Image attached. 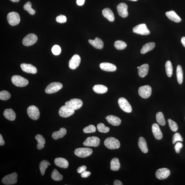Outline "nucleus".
<instances>
[{
  "label": "nucleus",
  "instance_id": "6ab92c4d",
  "mask_svg": "<svg viewBox=\"0 0 185 185\" xmlns=\"http://www.w3.org/2000/svg\"><path fill=\"white\" fill-rule=\"evenodd\" d=\"M152 131L154 136L157 140L162 139V134L159 125L157 123H154L152 126Z\"/></svg>",
  "mask_w": 185,
  "mask_h": 185
},
{
  "label": "nucleus",
  "instance_id": "4468645a",
  "mask_svg": "<svg viewBox=\"0 0 185 185\" xmlns=\"http://www.w3.org/2000/svg\"><path fill=\"white\" fill-rule=\"evenodd\" d=\"M75 113V110L67 106H62L59 110L60 116L63 118H67L73 115Z\"/></svg>",
  "mask_w": 185,
  "mask_h": 185
},
{
  "label": "nucleus",
  "instance_id": "1a4fd4ad",
  "mask_svg": "<svg viewBox=\"0 0 185 185\" xmlns=\"http://www.w3.org/2000/svg\"><path fill=\"white\" fill-rule=\"evenodd\" d=\"M38 37L36 35L31 33L27 35L22 41V43L24 46H28L34 44L38 41Z\"/></svg>",
  "mask_w": 185,
  "mask_h": 185
},
{
  "label": "nucleus",
  "instance_id": "bb28decb",
  "mask_svg": "<svg viewBox=\"0 0 185 185\" xmlns=\"http://www.w3.org/2000/svg\"><path fill=\"white\" fill-rule=\"evenodd\" d=\"M67 132L66 129L62 127L59 131L53 132L52 134V137L55 140L62 138L66 134Z\"/></svg>",
  "mask_w": 185,
  "mask_h": 185
},
{
  "label": "nucleus",
  "instance_id": "a18cd8bd",
  "mask_svg": "<svg viewBox=\"0 0 185 185\" xmlns=\"http://www.w3.org/2000/svg\"><path fill=\"white\" fill-rule=\"evenodd\" d=\"M51 51L54 55H58L60 54L61 52V49L59 45H55L52 47Z\"/></svg>",
  "mask_w": 185,
  "mask_h": 185
},
{
  "label": "nucleus",
  "instance_id": "473e14b6",
  "mask_svg": "<svg viewBox=\"0 0 185 185\" xmlns=\"http://www.w3.org/2000/svg\"><path fill=\"white\" fill-rule=\"evenodd\" d=\"M120 164L118 158H114L111 160L110 162V169L111 170L116 171L120 168Z\"/></svg>",
  "mask_w": 185,
  "mask_h": 185
},
{
  "label": "nucleus",
  "instance_id": "423d86ee",
  "mask_svg": "<svg viewBox=\"0 0 185 185\" xmlns=\"http://www.w3.org/2000/svg\"><path fill=\"white\" fill-rule=\"evenodd\" d=\"M92 151L89 148H77L74 151L75 155L78 157L81 158H85L91 155Z\"/></svg>",
  "mask_w": 185,
  "mask_h": 185
},
{
  "label": "nucleus",
  "instance_id": "9b49d317",
  "mask_svg": "<svg viewBox=\"0 0 185 185\" xmlns=\"http://www.w3.org/2000/svg\"><path fill=\"white\" fill-rule=\"evenodd\" d=\"M139 95L143 98L149 97L152 93V88L149 85H146L139 87L138 90Z\"/></svg>",
  "mask_w": 185,
  "mask_h": 185
},
{
  "label": "nucleus",
  "instance_id": "052dcab7",
  "mask_svg": "<svg viewBox=\"0 0 185 185\" xmlns=\"http://www.w3.org/2000/svg\"><path fill=\"white\" fill-rule=\"evenodd\" d=\"M49 165H50V166L51 165V164H49Z\"/></svg>",
  "mask_w": 185,
  "mask_h": 185
},
{
  "label": "nucleus",
  "instance_id": "9d476101",
  "mask_svg": "<svg viewBox=\"0 0 185 185\" xmlns=\"http://www.w3.org/2000/svg\"><path fill=\"white\" fill-rule=\"evenodd\" d=\"M118 103L121 110L127 113H130L132 111L131 106L126 99L121 97L119 99Z\"/></svg>",
  "mask_w": 185,
  "mask_h": 185
},
{
  "label": "nucleus",
  "instance_id": "6e6d98bb",
  "mask_svg": "<svg viewBox=\"0 0 185 185\" xmlns=\"http://www.w3.org/2000/svg\"><path fill=\"white\" fill-rule=\"evenodd\" d=\"M181 42L182 43L183 46L185 47V37H183L181 40Z\"/></svg>",
  "mask_w": 185,
  "mask_h": 185
},
{
  "label": "nucleus",
  "instance_id": "c85d7f7f",
  "mask_svg": "<svg viewBox=\"0 0 185 185\" xmlns=\"http://www.w3.org/2000/svg\"><path fill=\"white\" fill-rule=\"evenodd\" d=\"M149 65L147 64H144L139 67L138 74L141 78H144L147 75L149 71Z\"/></svg>",
  "mask_w": 185,
  "mask_h": 185
},
{
  "label": "nucleus",
  "instance_id": "412c9836",
  "mask_svg": "<svg viewBox=\"0 0 185 185\" xmlns=\"http://www.w3.org/2000/svg\"><path fill=\"white\" fill-rule=\"evenodd\" d=\"M54 163L57 166L63 168H67L68 167V162L65 158L58 157L56 158Z\"/></svg>",
  "mask_w": 185,
  "mask_h": 185
},
{
  "label": "nucleus",
  "instance_id": "79ce46f5",
  "mask_svg": "<svg viewBox=\"0 0 185 185\" xmlns=\"http://www.w3.org/2000/svg\"><path fill=\"white\" fill-rule=\"evenodd\" d=\"M168 122L169 127L172 131L175 132L178 130V125L176 122L170 119H168Z\"/></svg>",
  "mask_w": 185,
  "mask_h": 185
},
{
  "label": "nucleus",
  "instance_id": "8fccbe9b",
  "mask_svg": "<svg viewBox=\"0 0 185 185\" xmlns=\"http://www.w3.org/2000/svg\"><path fill=\"white\" fill-rule=\"evenodd\" d=\"M90 174H91V173L90 172L86 171L85 170L81 173V176L82 178H86L89 176Z\"/></svg>",
  "mask_w": 185,
  "mask_h": 185
},
{
  "label": "nucleus",
  "instance_id": "7ed1b4c3",
  "mask_svg": "<svg viewBox=\"0 0 185 185\" xmlns=\"http://www.w3.org/2000/svg\"><path fill=\"white\" fill-rule=\"evenodd\" d=\"M63 84L58 82H53L47 86L45 92L47 94L55 93L63 88Z\"/></svg>",
  "mask_w": 185,
  "mask_h": 185
},
{
  "label": "nucleus",
  "instance_id": "a878e982",
  "mask_svg": "<svg viewBox=\"0 0 185 185\" xmlns=\"http://www.w3.org/2000/svg\"><path fill=\"white\" fill-rule=\"evenodd\" d=\"M4 116L6 119L10 121H14L16 118V114L11 109H6L4 112Z\"/></svg>",
  "mask_w": 185,
  "mask_h": 185
},
{
  "label": "nucleus",
  "instance_id": "ddd939ff",
  "mask_svg": "<svg viewBox=\"0 0 185 185\" xmlns=\"http://www.w3.org/2000/svg\"><path fill=\"white\" fill-rule=\"evenodd\" d=\"M133 32L142 35H147L150 33V31L145 24H141L136 26L133 29Z\"/></svg>",
  "mask_w": 185,
  "mask_h": 185
},
{
  "label": "nucleus",
  "instance_id": "dca6fc26",
  "mask_svg": "<svg viewBox=\"0 0 185 185\" xmlns=\"http://www.w3.org/2000/svg\"><path fill=\"white\" fill-rule=\"evenodd\" d=\"M81 58L79 55H75L69 61V67L71 69H75L79 66L81 63Z\"/></svg>",
  "mask_w": 185,
  "mask_h": 185
},
{
  "label": "nucleus",
  "instance_id": "f8f14e48",
  "mask_svg": "<svg viewBox=\"0 0 185 185\" xmlns=\"http://www.w3.org/2000/svg\"><path fill=\"white\" fill-rule=\"evenodd\" d=\"M100 139L96 137H88L83 143L86 147H97L100 145Z\"/></svg>",
  "mask_w": 185,
  "mask_h": 185
},
{
  "label": "nucleus",
  "instance_id": "603ef678",
  "mask_svg": "<svg viewBox=\"0 0 185 185\" xmlns=\"http://www.w3.org/2000/svg\"><path fill=\"white\" fill-rule=\"evenodd\" d=\"M85 1V0H77V4L78 5L82 6L83 5Z\"/></svg>",
  "mask_w": 185,
  "mask_h": 185
},
{
  "label": "nucleus",
  "instance_id": "f3484780",
  "mask_svg": "<svg viewBox=\"0 0 185 185\" xmlns=\"http://www.w3.org/2000/svg\"><path fill=\"white\" fill-rule=\"evenodd\" d=\"M127 6L125 3L119 4L117 6V11L119 15L122 18L127 17L128 15Z\"/></svg>",
  "mask_w": 185,
  "mask_h": 185
},
{
  "label": "nucleus",
  "instance_id": "37998d69",
  "mask_svg": "<svg viewBox=\"0 0 185 185\" xmlns=\"http://www.w3.org/2000/svg\"><path fill=\"white\" fill-rule=\"evenodd\" d=\"M11 97L9 92L6 90H2L0 92V99L6 100L9 99Z\"/></svg>",
  "mask_w": 185,
  "mask_h": 185
},
{
  "label": "nucleus",
  "instance_id": "5fc2aeb1",
  "mask_svg": "<svg viewBox=\"0 0 185 185\" xmlns=\"http://www.w3.org/2000/svg\"><path fill=\"white\" fill-rule=\"evenodd\" d=\"M114 185H122V183L120 181L118 180H115L114 182Z\"/></svg>",
  "mask_w": 185,
  "mask_h": 185
},
{
  "label": "nucleus",
  "instance_id": "b1692460",
  "mask_svg": "<svg viewBox=\"0 0 185 185\" xmlns=\"http://www.w3.org/2000/svg\"><path fill=\"white\" fill-rule=\"evenodd\" d=\"M166 15L169 19L174 22L178 23L181 21V19L174 11H170L166 12Z\"/></svg>",
  "mask_w": 185,
  "mask_h": 185
},
{
  "label": "nucleus",
  "instance_id": "20e7f679",
  "mask_svg": "<svg viewBox=\"0 0 185 185\" xmlns=\"http://www.w3.org/2000/svg\"><path fill=\"white\" fill-rule=\"evenodd\" d=\"M7 19L10 25L14 26L19 23L20 18L19 14L17 12H12L8 14Z\"/></svg>",
  "mask_w": 185,
  "mask_h": 185
},
{
  "label": "nucleus",
  "instance_id": "58836bf2",
  "mask_svg": "<svg viewBox=\"0 0 185 185\" xmlns=\"http://www.w3.org/2000/svg\"><path fill=\"white\" fill-rule=\"evenodd\" d=\"M114 46L115 48L118 50H121L126 48L127 44L123 41L118 40L115 42Z\"/></svg>",
  "mask_w": 185,
  "mask_h": 185
},
{
  "label": "nucleus",
  "instance_id": "393cba45",
  "mask_svg": "<svg viewBox=\"0 0 185 185\" xmlns=\"http://www.w3.org/2000/svg\"><path fill=\"white\" fill-rule=\"evenodd\" d=\"M102 14L104 17L107 19L109 21H114L115 20V16L112 10L110 8H106L102 10Z\"/></svg>",
  "mask_w": 185,
  "mask_h": 185
},
{
  "label": "nucleus",
  "instance_id": "72a5a7b5",
  "mask_svg": "<svg viewBox=\"0 0 185 185\" xmlns=\"http://www.w3.org/2000/svg\"><path fill=\"white\" fill-rule=\"evenodd\" d=\"M176 75L178 83L182 84L183 81V71L182 68L180 65L177 67Z\"/></svg>",
  "mask_w": 185,
  "mask_h": 185
},
{
  "label": "nucleus",
  "instance_id": "39448f33",
  "mask_svg": "<svg viewBox=\"0 0 185 185\" xmlns=\"http://www.w3.org/2000/svg\"><path fill=\"white\" fill-rule=\"evenodd\" d=\"M17 174L16 172L7 175L2 179V182L6 185L15 184L17 182Z\"/></svg>",
  "mask_w": 185,
  "mask_h": 185
},
{
  "label": "nucleus",
  "instance_id": "4c0bfd02",
  "mask_svg": "<svg viewBox=\"0 0 185 185\" xmlns=\"http://www.w3.org/2000/svg\"><path fill=\"white\" fill-rule=\"evenodd\" d=\"M49 162L46 160H43L40 164V169L42 176L45 174V170L49 165Z\"/></svg>",
  "mask_w": 185,
  "mask_h": 185
},
{
  "label": "nucleus",
  "instance_id": "c756f323",
  "mask_svg": "<svg viewBox=\"0 0 185 185\" xmlns=\"http://www.w3.org/2000/svg\"><path fill=\"white\" fill-rule=\"evenodd\" d=\"M92 89L96 93L102 94L106 93L107 91L108 88L105 86L97 84L93 86Z\"/></svg>",
  "mask_w": 185,
  "mask_h": 185
},
{
  "label": "nucleus",
  "instance_id": "f257e3e1",
  "mask_svg": "<svg viewBox=\"0 0 185 185\" xmlns=\"http://www.w3.org/2000/svg\"><path fill=\"white\" fill-rule=\"evenodd\" d=\"M105 147L110 149H118L120 147V144L118 140L114 137H109L104 141Z\"/></svg>",
  "mask_w": 185,
  "mask_h": 185
},
{
  "label": "nucleus",
  "instance_id": "2f4dec72",
  "mask_svg": "<svg viewBox=\"0 0 185 185\" xmlns=\"http://www.w3.org/2000/svg\"><path fill=\"white\" fill-rule=\"evenodd\" d=\"M155 44L154 42H149L143 45L141 50V53L142 54H144L148 51L153 49L155 47Z\"/></svg>",
  "mask_w": 185,
  "mask_h": 185
},
{
  "label": "nucleus",
  "instance_id": "a211bd4d",
  "mask_svg": "<svg viewBox=\"0 0 185 185\" xmlns=\"http://www.w3.org/2000/svg\"><path fill=\"white\" fill-rule=\"evenodd\" d=\"M23 71L26 73L35 74L37 72L36 68L30 64L22 63L20 65Z\"/></svg>",
  "mask_w": 185,
  "mask_h": 185
},
{
  "label": "nucleus",
  "instance_id": "ea45409f",
  "mask_svg": "<svg viewBox=\"0 0 185 185\" xmlns=\"http://www.w3.org/2000/svg\"><path fill=\"white\" fill-rule=\"evenodd\" d=\"M25 10L27 11L28 13L31 15H34L36 14V11L32 8V4L30 1H28L23 6Z\"/></svg>",
  "mask_w": 185,
  "mask_h": 185
},
{
  "label": "nucleus",
  "instance_id": "864d4df0",
  "mask_svg": "<svg viewBox=\"0 0 185 185\" xmlns=\"http://www.w3.org/2000/svg\"><path fill=\"white\" fill-rule=\"evenodd\" d=\"M5 144V141L1 134H0V145H3Z\"/></svg>",
  "mask_w": 185,
  "mask_h": 185
},
{
  "label": "nucleus",
  "instance_id": "0eeeda50",
  "mask_svg": "<svg viewBox=\"0 0 185 185\" xmlns=\"http://www.w3.org/2000/svg\"><path fill=\"white\" fill-rule=\"evenodd\" d=\"M65 105L74 110H77L82 106L83 102L79 99L74 98L66 102Z\"/></svg>",
  "mask_w": 185,
  "mask_h": 185
},
{
  "label": "nucleus",
  "instance_id": "4be33fe9",
  "mask_svg": "<svg viewBox=\"0 0 185 185\" xmlns=\"http://www.w3.org/2000/svg\"><path fill=\"white\" fill-rule=\"evenodd\" d=\"M108 122L114 126H118L121 123V119L114 115H110L107 116L105 118Z\"/></svg>",
  "mask_w": 185,
  "mask_h": 185
},
{
  "label": "nucleus",
  "instance_id": "bf43d9fd",
  "mask_svg": "<svg viewBox=\"0 0 185 185\" xmlns=\"http://www.w3.org/2000/svg\"><path fill=\"white\" fill-rule=\"evenodd\" d=\"M139 67H137V68L138 69H139Z\"/></svg>",
  "mask_w": 185,
  "mask_h": 185
},
{
  "label": "nucleus",
  "instance_id": "7c9ffc66",
  "mask_svg": "<svg viewBox=\"0 0 185 185\" xmlns=\"http://www.w3.org/2000/svg\"><path fill=\"white\" fill-rule=\"evenodd\" d=\"M35 138L38 142L37 145V149L39 150L43 149L44 147V144L46 143L44 137L42 135L38 134L36 135Z\"/></svg>",
  "mask_w": 185,
  "mask_h": 185
},
{
  "label": "nucleus",
  "instance_id": "2eb2a0df",
  "mask_svg": "<svg viewBox=\"0 0 185 185\" xmlns=\"http://www.w3.org/2000/svg\"><path fill=\"white\" fill-rule=\"evenodd\" d=\"M170 174L169 169L166 168L159 169L156 171L155 175L158 179L164 180L168 178Z\"/></svg>",
  "mask_w": 185,
  "mask_h": 185
},
{
  "label": "nucleus",
  "instance_id": "3c124183",
  "mask_svg": "<svg viewBox=\"0 0 185 185\" xmlns=\"http://www.w3.org/2000/svg\"><path fill=\"white\" fill-rule=\"evenodd\" d=\"M86 169V166L83 165L78 168L77 169V172L79 174H81L82 172L85 171Z\"/></svg>",
  "mask_w": 185,
  "mask_h": 185
},
{
  "label": "nucleus",
  "instance_id": "c9c22d12",
  "mask_svg": "<svg viewBox=\"0 0 185 185\" xmlns=\"http://www.w3.org/2000/svg\"><path fill=\"white\" fill-rule=\"evenodd\" d=\"M165 66L166 75L169 77H171L173 74V67L171 61L169 60L166 61Z\"/></svg>",
  "mask_w": 185,
  "mask_h": 185
},
{
  "label": "nucleus",
  "instance_id": "6e6552de",
  "mask_svg": "<svg viewBox=\"0 0 185 185\" xmlns=\"http://www.w3.org/2000/svg\"><path fill=\"white\" fill-rule=\"evenodd\" d=\"M27 111L28 116L33 120H38L40 117V111L38 108L35 106L32 105L29 107Z\"/></svg>",
  "mask_w": 185,
  "mask_h": 185
},
{
  "label": "nucleus",
  "instance_id": "49530a36",
  "mask_svg": "<svg viewBox=\"0 0 185 185\" xmlns=\"http://www.w3.org/2000/svg\"><path fill=\"white\" fill-rule=\"evenodd\" d=\"M178 141H183L182 137L178 133H176L174 135L172 138V143L173 144L175 143L176 142Z\"/></svg>",
  "mask_w": 185,
  "mask_h": 185
},
{
  "label": "nucleus",
  "instance_id": "4d7b16f0",
  "mask_svg": "<svg viewBox=\"0 0 185 185\" xmlns=\"http://www.w3.org/2000/svg\"><path fill=\"white\" fill-rule=\"evenodd\" d=\"M10 1L13 2H18L20 0H10Z\"/></svg>",
  "mask_w": 185,
  "mask_h": 185
},
{
  "label": "nucleus",
  "instance_id": "de8ad7c7",
  "mask_svg": "<svg viewBox=\"0 0 185 185\" xmlns=\"http://www.w3.org/2000/svg\"><path fill=\"white\" fill-rule=\"evenodd\" d=\"M56 21L59 23H63L66 22L67 18L65 16L60 14L56 18Z\"/></svg>",
  "mask_w": 185,
  "mask_h": 185
},
{
  "label": "nucleus",
  "instance_id": "13d9d810",
  "mask_svg": "<svg viewBox=\"0 0 185 185\" xmlns=\"http://www.w3.org/2000/svg\"><path fill=\"white\" fill-rule=\"evenodd\" d=\"M130 1H138V0H130Z\"/></svg>",
  "mask_w": 185,
  "mask_h": 185
},
{
  "label": "nucleus",
  "instance_id": "c03bdc74",
  "mask_svg": "<svg viewBox=\"0 0 185 185\" xmlns=\"http://www.w3.org/2000/svg\"><path fill=\"white\" fill-rule=\"evenodd\" d=\"M96 131V127L93 125H88L83 130V132L86 133H94Z\"/></svg>",
  "mask_w": 185,
  "mask_h": 185
},
{
  "label": "nucleus",
  "instance_id": "a19ab883",
  "mask_svg": "<svg viewBox=\"0 0 185 185\" xmlns=\"http://www.w3.org/2000/svg\"><path fill=\"white\" fill-rule=\"evenodd\" d=\"M97 128L100 132L104 133H107L110 130L109 127H106L102 123H99L97 125Z\"/></svg>",
  "mask_w": 185,
  "mask_h": 185
},
{
  "label": "nucleus",
  "instance_id": "cd10ccee",
  "mask_svg": "<svg viewBox=\"0 0 185 185\" xmlns=\"http://www.w3.org/2000/svg\"><path fill=\"white\" fill-rule=\"evenodd\" d=\"M138 145L141 151L144 153H147L148 152V149L145 139L142 137H140L139 139Z\"/></svg>",
  "mask_w": 185,
  "mask_h": 185
},
{
  "label": "nucleus",
  "instance_id": "f704fd0d",
  "mask_svg": "<svg viewBox=\"0 0 185 185\" xmlns=\"http://www.w3.org/2000/svg\"><path fill=\"white\" fill-rule=\"evenodd\" d=\"M156 119L157 122L160 125L164 126L166 124V121L164 115L161 112H158L156 115Z\"/></svg>",
  "mask_w": 185,
  "mask_h": 185
},
{
  "label": "nucleus",
  "instance_id": "09e8293b",
  "mask_svg": "<svg viewBox=\"0 0 185 185\" xmlns=\"http://www.w3.org/2000/svg\"><path fill=\"white\" fill-rule=\"evenodd\" d=\"M183 147V144L181 143L177 142L174 146V149L176 153H180V149Z\"/></svg>",
  "mask_w": 185,
  "mask_h": 185
},
{
  "label": "nucleus",
  "instance_id": "5701e85b",
  "mask_svg": "<svg viewBox=\"0 0 185 185\" xmlns=\"http://www.w3.org/2000/svg\"><path fill=\"white\" fill-rule=\"evenodd\" d=\"M88 42L96 49H102L103 48V42L98 38H96L94 40H89Z\"/></svg>",
  "mask_w": 185,
  "mask_h": 185
},
{
  "label": "nucleus",
  "instance_id": "e433bc0d",
  "mask_svg": "<svg viewBox=\"0 0 185 185\" xmlns=\"http://www.w3.org/2000/svg\"><path fill=\"white\" fill-rule=\"evenodd\" d=\"M51 177L53 180L60 181L63 180V177L56 169L53 170L51 174Z\"/></svg>",
  "mask_w": 185,
  "mask_h": 185
},
{
  "label": "nucleus",
  "instance_id": "f03ea898",
  "mask_svg": "<svg viewBox=\"0 0 185 185\" xmlns=\"http://www.w3.org/2000/svg\"><path fill=\"white\" fill-rule=\"evenodd\" d=\"M11 81L14 85L18 87H24L28 85V81L25 78L18 75L12 76Z\"/></svg>",
  "mask_w": 185,
  "mask_h": 185
},
{
  "label": "nucleus",
  "instance_id": "aec40b11",
  "mask_svg": "<svg viewBox=\"0 0 185 185\" xmlns=\"http://www.w3.org/2000/svg\"><path fill=\"white\" fill-rule=\"evenodd\" d=\"M100 67L102 70L108 72H114L116 71L117 67L116 65L108 63H102L100 65Z\"/></svg>",
  "mask_w": 185,
  "mask_h": 185
}]
</instances>
